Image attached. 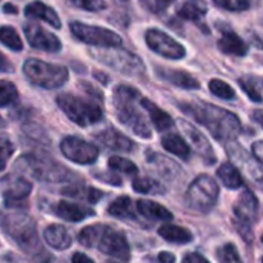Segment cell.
I'll use <instances>...</instances> for the list:
<instances>
[{"mask_svg": "<svg viewBox=\"0 0 263 263\" xmlns=\"http://www.w3.org/2000/svg\"><path fill=\"white\" fill-rule=\"evenodd\" d=\"M25 14L28 17H32V18H40L46 23H49L51 26L54 28H60V18L57 15V12L49 8L48 5L42 3V2H31L26 8H25Z\"/></svg>", "mask_w": 263, "mask_h": 263, "instance_id": "21", "label": "cell"}, {"mask_svg": "<svg viewBox=\"0 0 263 263\" xmlns=\"http://www.w3.org/2000/svg\"><path fill=\"white\" fill-rule=\"evenodd\" d=\"M3 125H5V122H3V119H2V117H0V128H2V126H3Z\"/></svg>", "mask_w": 263, "mask_h": 263, "instance_id": "48", "label": "cell"}, {"mask_svg": "<svg viewBox=\"0 0 263 263\" xmlns=\"http://www.w3.org/2000/svg\"><path fill=\"white\" fill-rule=\"evenodd\" d=\"M23 72L32 85L45 89L60 88L68 80L66 68L39 59H28L23 63Z\"/></svg>", "mask_w": 263, "mask_h": 263, "instance_id": "6", "label": "cell"}, {"mask_svg": "<svg viewBox=\"0 0 263 263\" xmlns=\"http://www.w3.org/2000/svg\"><path fill=\"white\" fill-rule=\"evenodd\" d=\"M159 260H160V263H174L176 262V257L171 253H160L159 254Z\"/></svg>", "mask_w": 263, "mask_h": 263, "instance_id": "45", "label": "cell"}, {"mask_svg": "<svg viewBox=\"0 0 263 263\" xmlns=\"http://www.w3.org/2000/svg\"><path fill=\"white\" fill-rule=\"evenodd\" d=\"M183 111L194 117L199 123H202L208 131L220 142L233 140L240 133V120L236 114L210 105L206 102H196L182 105Z\"/></svg>", "mask_w": 263, "mask_h": 263, "instance_id": "1", "label": "cell"}, {"mask_svg": "<svg viewBox=\"0 0 263 263\" xmlns=\"http://www.w3.org/2000/svg\"><path fill=\"white\" fill-rule=\"evenodd\" d=\"M79 242L86 248H97L106 256L120 260L129 259V247L125 236L108 225L97 223L83 228L79 234Z\"/></svg>", "mask_w": 263, "mask_h": 263, "instance_id": "2", "label": "cell"}, {"mask_svg": "<svg viewBox=\"0 0 263 263\" xmlns=\"http://www.w3.org/2000/svg\"><path fill=\"white\" fill-rule=\"evenodd\" d=\"M5 9H9L8 12H15V8H14V6H11V5H8V6H5Z\"/></svg>", "mask_w": 263, "mask_h": 263, "instance_id": "47", "label": "cell"}, {"mask_svg": "<svg viewBox=\"0 0 263 263\" xmlns=\"http://www.w3.org/2000/svg\"><path fill=\"white\" fill-rule=\"evenodd\" d=\"M0 42L12 51H22V48H23V43H22L17 31L11 26L0 28Z\"/></svg>", "mask_w": 263, "mask_h": 263, "instance_id": "33", "label": "cell"}, {"mask_svg": "<svg viewBox=\"0 0 263 263\" xmlns=\"http://www.w3.org/2000/svg\"><path fill=\"white\" fill-rule=\"evenodd\" d=\"M108 214L112 216V217H119V219L134 217V205H133V200L128 196H122V197L116 199L108 206Z\"/></svg>", "mask_w": 263, "mask_h": 263, "instance_id": "29", "label": "cell"}, {"mask_svg": "<svg viewBox=\"0 0 263 263\" xmlns=\"http://www.w3.org/2000/svg\"><path fill=\"white\" fill-rule=\"evenodd\" d=\"M57 105L79 126H89L102 120L103 111L94 100H85L74 94H60L57 97Z\"/></svg>", "mask_w": 263, "mask_h": 263, "instance_id": "5", "label": "cell"}, {"mask_svg": "<svg viewBox=\"0 0 263 263\" xmlns=\"http://www.w3.org/2000/svg\"><path fill=\"white\" fill-rule=\"evenodd\" d=\"M137 211L139 214H142L146 219L151 220H171L173 214L162 205L151 202V200H139L137 202Z\"/></svg>", "mask_w": 263, "mask_h": 263, "instance_id": "24", "label": "cell"}, {"mask_svg": "<svg viewBox=\"0 0 263 263\" xmlns=\"http://www.w3.org/2000/svg\"><path fill=\"white\" fill-rule=\"evenodd\" d=\"M14 153V145L12 142L6 137V136H2L0 134V173L5 170L9 157L12 156Z\"/></svg>", "mask_w": 263, "mask_h": 263, "instance_id": "37", "label": "cell"}, {"mask_svg": "<svg viewBox=\"0 0 263 263\" xmlns=\"http://www.w3.org/2000/svg\"><path fill=\"white\" fill-rule=\"evenodd\" d=\"M96 137H97V140L103 146H106L108 149H112V151H125V153H129V151L134 149V142L129 140L126 136H123L120 131H117L114 128L103 129Z\"/></svg>", "mask_w": 263, "mask_h": 263, "instance_id": "18", "label": "cell"}, {"mask_svg": "<svg viewBox=\"0 0 263 263\" xmlns=\"http://www.w3.org/2000/svg\"><path fill=\"white\" fill-rule=\"evenodd\" d=\"M217 6L228 11H245L250 8V0H213Z\"/></svg>", "mask_w": 263, "mask_h": 263, "instance_id": "39", "label": "cell"}, {"mask_svg": "<svg viewBox=\"0 0 263 263\" xmlns=\"http://www.w3.org/2000/svg\"><path fill=\"white\" fill-rule=\"evenodd\" d=\"M139 103H140V105L143 106V109L149 114L151 122L154 123V126H156L159 131H165V129H168V128H171V126L174 125L171 116L166 114L165 111H162V109H160L156 103H153L151 100H148V99H145V97H140V102H139Z\"/></svg>", "mask_w": 263, "mask_h": 263, "instance_id": "23", "label": "cell"}, {"mask_svg": "<svg viewBox=\"0 0 263 263\" xmlns=\"http://www.w3.org/2000/svg\"><path fill=\"white\" fill-rule=\"evenodd\" d=\"M68 2L76 8H80L85 11H92V12H97V11H102L106 8L105 0H68Z\"/></svg>", "mask_w": 263, "mask_h": 263, "instance_id": "38", "label": "cell"}, {"mask_svg": "<svg viewBox=\"0 0 263 263\" xmlns=\"http://www.w3.org/2000/svg\"><path fill=\"white\" fill-rule=\"evenodd\" d=\"M133 190L142 194H163L165 188L151 177H136L133 180Z\"/></svg>", "mask_w": 263, "mask_h": 263, "instance_id": "31", "label": "cell"}, {"mask_svg": "<svg viewBox=\"0 0 263 263\" xmlns=\"http://www.w3.org/2000/svg\"><path fill=\"white\" fill-rule=\"evenodd\" d=\"M71 31L83 43L92 45V46H102V48H116L122 45L120 35H117L114 31H109L106 28L100 26H91L85 25L82 22H72Z\"/></svg>", "mask_w": 263, "mask_h": 263, "instance_id": "10", "label": "cell"}, {"mask_svg": "<svg viewBox=\"0 0 263 263\" xmlns=\"http://www.w3.org/2000/svg\"><path fill=\"white\" fill-rule=\"evenodd\" d=\"M18 97L15 85L9 80H0V106H8L14 103Z\"/></svg>", "mask_w": 263, "mask_h": 263, "instance_id": "35", "label": "cell"}, {"mask_svg": "<svg viewBox=\"0 0 263 263\" xmlns=\"http://www.w3.org/2000/svg\"><path fill=\"white\" fill-rule=\"evenodd\" d=\"M217 176H219V179L222 180V183H223L227 188H230V190H237V188H240V186L243 185V177H242V174H240L239 170H237L233 163H230V162L223 163V165L217 170Z\"/></svg>", "mask_w": 263, "mask_h": 263, "instance_id": "27", "label": "cell"}, {"mask_svg": "<svg viewBox=\"0 0 263 263\" xmlns=\"http://www.w3.org/2000/svg\"><path fill=\"white\" fill-rule=\"evenodd\" d=\"M14 69L12 63L9 62V59L0 52V72H11Z\"/></svg>", "mask_w": 263, "mask_h": 263, "instance_id": "41", "label": "cell"}, {"mask_svg": "<svg viewBox=\"0 0 263 263\" xmlns=\"http://www.w3.org/2000/svg\"><path fill=\"white\" fill-rule=\"evenodd\" d=\"M219 197V185L217 182L203 174L193 180L190 188L185 193V203L191 211L205 214L210 213Z\"/></svg>", "mask_w": 263, "mask_h": 263, "instance_id": "7", "label": "cell"}, {"mask_svg": "<svg viewBox=\"0 0 263 263\" xmlns=\"http://www.w3.org/2000/svg\"><path fill=\"white\" fill-rule=\"evenodd\" d=\"M72 263H94L86 254H82V253H76L72 256Z\"/></svg>", "mask_w": 263, "mask_h": 263, "instance_id": "43", "label": "cell"}, {"mask_svg": "<svg viewBox=\"0 0 263 263\" xmlns=\"http://www.w3.org/2000/svg\"><path fill=\"white\" fill-rule=\"evenodd\" d=\"M179 125L182 126V131H183L185 136L190 139V142H191V145L196 148V151L203 157V160H205L206 163H214V162H216V154H214V151H213L210 142L206 140V137H205L199 129H196L193 125H190L188 122L180 120Z\"/></svg>", "mask_w": 263, "mask_h": 263, "instance_id": "16", "label": "cell"}, {"mask_svg": "<svg viewBox=\"0 0 263 263\" xmlns=\"http://www.w3.org/2000/svg\"><path fill=\"white\" fill-rule=\"evenodd\" d=\"M45 242L54 250H66L71 247V236L62 225H49L43 231Z\"/></svg>", "mask_w": 263, "mask_h": 263, "instance_id": "22", "label": "cell"}, {"mask_svg": "<svg viewBox=\"0 0 263 263\" xmlns=\"http://www.w3.org/2000/svg\"><path fill=\"white\" fill-rule=\"evenodd\" d=\"M18 170L23 173L35 177L37 180H46V182H60L65 180L68 176V171L59 163H52L45 159H39L34 156H22L18 162L15 163Z\"/></svg>", "mask_w": 263, "mask_h": 263, "instance_id": "9", "label": "cell"}, {"mask_svg": "<svg viewBox=\"0 0 263 263\" xmlns=\"http://www.w3.org/2000/svg\"><path fill=\"white\" fill-rule=\"evenodd\" d=\"M52 213L66 220V222H80L83 219H88L91 216H94V211L83 206V205H79V203H72V202H66V200H62L59 203H55L52 206Z\"/></svg>", "mask_w": 263, "mask_h": 263, "instance_id": "17", "label": "cell"}, {"mask_svg": "<svg viewBox=\"0 0 263 263\" xmlns=\"http://www.w3.org/2000/svg\"><path fill=\"white\" fill-rule=\"evenodd\" d=\"M23 31H25L28 43L35 49H42L46 52H57L62 48L60 40L52 32L46 31L45 28H42L35 23L25 25Z\"/></svg>", "mask_w": 263, "mask_h": 263, "instance_id": "13", "label": "cell"}, {"mask_svg": "<svg viewBox=\"0 0 263 263\" xmlns=\"http://www.w3.org/2000/svg\"><path fill=\"white\" fill-rule=\"evenodd\" d=\"M145 40H146L148 46L159 55L179 60V59L185 57V54H186L185 48L177 40H174L173 37H170L166 32H163L160 29H148Z\"/></svg>", "mask_w": 263, "mask_h": 263, "instance_id": "12", "label": "cell"}, {"mask_svg": "<svg viewBox=\"0 0 263 263\" xmlns=\"http://www.w3.org/2000/svg\"><path fill=\"white\" fill-rule=\"evenodd\" d=\"M219 257H220L222 263H242L237 251H236V247L231 243L222 247V250L219 251Z\"/></svg>", "mask_w": 263, "mask_h": 263, "instance_id": "40", "label": "cell"}, {"mask_svg": "<svg viewBox=\"0 0 263 263\" xmlns=\"http://www.w3.org/2000/svg\"><path fill=\"white\" fill-rule=\"evenodd\" d=\"M262 142H256L253 145V153H254V157L257 159V162H262Z\"/></svg>", "mask_w": 263, "mask_h": 263, "instance_id": "44", "label": "cell"}, {"mask_svg": "<svg viewBox=\"0 0 263 263\" xmlns=\"http://www.w3.org/2000/svg\"><path fill=\"white\" fill-rule=\"evenodd\" d=\"M140 5L151 14H163L176 0H139Z\"/></svg>", "mask_w": 263, "mask_h": 263, "instance_id": "36", "label": "cell"}, {"mask_svg": "<svg viewBox=\"0 0 263 263\" xmlns=\"http://www.w3.org/2000/svg\"><path fill=\"white\" fill-rule=\"evenodd\" d=\"M159 234L171 243H190L193 240V234L177 225H163L159 228Z\"/></svg>", "mask_w": 263, "mask_h": 263, "instance_id": "28", "label": "cell"}, {"mask_svg": "<svg viewBox=\"0 0 263 263\" xmlns=\"http://www.w3.org/2000/svg\"><path fill=\"white\" fill-rule=\"evenodd\" d=\"M94 55L102 63L111 66L116 71H120L122 74L139 76L145 71L143 63L137 55L120 48H103L102 51L94 52Z\"/></svg>", "mask_w": 263, "mask_h": 263, "instance_id": "8", "label": "cell"}, {"mask_svg": "<svg viewBox=\"0 0 263 263\" xmlns=\"http://www.w3.org/2000/svg\"><path fill=\"white\" fill-rule=\"evenodd\" d=\"M108 166L111 171L114 173H120V174H128V176H136L137 174V166L125 159V157H119V156H114L108 160Z\"/></svg>", "mask_w": 263, "mask_h": 263, "instance_id": "32", "label": "cell"}, {"mask_svg": "<svg viewBox=\"0 0 263 263\" xmlns=\"http://www.w3.org/2000/svg\"><path fill=\"white\" fill-rule=\"evenodd\" d=\"M157 71H159V76L163 80L170 82L174 86H179V88H183V89H197L200 86L197 79H194L191 74H188L185 71H180V69H163V68H159Z\"/></svg>", "mask_w": 263, "mask_h": 263, "instance_id": "20", "label": "cell"}, {"mask_svg": "<svg viewBox=\"0 0 263 263\" xmlns=\"http://www.w3.org/2000/svg\"><path fill=\"white\" fill-rule=\"evenodd\" d=\"M3 231L12 237V240L25 251L35 254L40 251V240L34 220L22 213H11L2 216Z\"/></svg>", "mask_w": 263, "mask_h": 263, "instance_id": "4", "label": "cell"}, {"mask_svg": "<svg viewBox=\"0 0 263 263\" xmlns=\"http://www.w3.org/2000/svg\"><path fill=\"white\" fill-rule=\"evenodd\" d=\"M260 116H262V111H260V109L256 111V120H257L259 123H262V117H260Z\"/></svg>", "mask_w": 263, "mask_h": 263, "instance_id": "46", "label": "cell"}, {"mask_svg": "<svg viewBox=\"0 0 263 263\" xmlns=\"http://www.w3.org/2000/svg\"><path fill=\"white\" fill-rule=\"evenodd\" d=\"M31 183L22 176L8 174L0 180V191L8 205L25 200L31 194Z\"/></svg>", "mask_w": 263, "mask_h": 263, "instance_id": "14", "label": "cell"}, {"mask_svg": "<svg viewBox=\"0 0 263 263\" xmlns=\"http://www.w3.org/2000/svg\"><path fill=\"white\" fill-rule=\"evenodd\" d=\"M234 214L239 219V222L251 225L259 217V200L254 196L253 191L247 190L240 194L234 205Z\"/></svg>", "mask_w": 263, "mask_h": 263, "instance_id": "15", "label": "cell"}, {"mask_svg": "<svg viewBox=\"0 0 263 263\" xmlns=\"http://www.w3.org/2000/svg\"><path fill=\"white\" fill-rule=\"evenodd\" d=\"M182 263H210L203 256H200L199 253H191L188 256H185L183 262Z\"/></svg>", "mask_w": 263, "mask_h": 263, "instance_id": "42", "label": "cell"}, {"mask_svg": "<svg viewBox=\"0 0 263 263\" xmlns=\"http://www.w3.org/2000/svg\"><path fill=\"white\" fill-rule=\"evenodd\" d=\"M219 48L225 54L231 55H245L248 52L247 43L230 28L222 29V37L219 40Z\"/></svg>", "mask_w": 263, "mask_h": 263, "instance_id": "19", "label": "cell"}, {"mask_svg": "<svg viewBox=\"0 0 263 263\" xmlns=\"http://www.w3.org/2000/svg\"><path fill=\"white\" fill-rule=\"evenodd\" d=\"M239 85L242 86V89L247 92V96L260 103L262 102V79L257 76H245L239 79Z\"/></svg>", "mask_w": 263, "mask_h": 263, "instance_id": "30", "label": "cell"}, {"mask_svg": "<svg viewBox=\"0 0 263 263\" xmlns=\"http://www.w3.org/2000/svg\"><path fill=\"white\" fill-rule=\"evenodd\" d=\"M210 91L217 96L219 99H223V100H233L236 97V91L223 80L220 79H213L210 82Z\"/></svg>", "mask_w": 263, "mask_h": 263, "instance_id": "34", "label": "cell"}, {"mask_svg": "<svg viewBox=\"0 0 263 263\" xmlns=\"http://www.w3.org/2000/svg\"><path fill=\"white\" fill-rule=\"evenodd\" d=\"M60 151L68 160L79 165H91L99 157V149L96 145L76 136L65 137L60 143Z\"/></svg>", "mask_w": 263, "mask_h": 263, "instance_id": "11", "label": "cell"}, {"mask_svg": "<svg viewBox=\"0 0 263 263\" xmlns=\"http://www.w3.org/2000/svg\"><path fill=\"white\" fill-rule=\"evenodd\" d=\"M140 92L128 85H120L114 91V108L116 116L122 125L129 128L134 134L140 137H151V129L143 114L137 109L140 102Z\"/></svg>", "mask_w": 263, "mask_h": 263, "instance_id": "3", "label": "cell"}, {"mask_svg": "<svg viewBox=\"0 0 263 263\" xmlns=\"http://www.w3.org/2000/svg\"><path fill=\"white\" fill-rule=\"evenodd\" d=\"M162 146L166 151L176 154L177 157H180L183 160L190 159V154H191L190 145L180 136H177V134H166V136H163L162 137Z\"/></svg>", "mask_w": 263, "mask_h": 263, "instance_id": "26", "label": "cell"}, {"mask_svg": "<svg viewBox=\"0 0 263 263\" xmlns=\"http://www.w3.org/2000/svg\"><path fill=\"white\" fill-rule=\"evenodd\" d=\"M208 8H206V3L205 0H185L177 14L179 17L185 18V20H191V22H200L202 17H205Z\"/></svg>", "mask_w": 263, "mask_h": 263, "instance_id": "25", "label": "cell"}]
</instances>
